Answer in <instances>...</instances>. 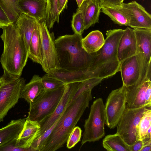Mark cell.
<instances>
[{"label":"cell","instance_id":"cell-1","mask_svg":"<svg viewBox=\"0 0 151 151\" xmlns=\"http://www.w3.org/2000/svg\"><path fill=\"white\" fill-rule=\"evenodd\" d=\"M92 99L91 90H88L70 102L46 139L41 151H55L63 147Z\"/></svg>","mask_w":151,"mask_h":151},{"label":"cell","instance_id":"cell-2","mask_svg":"<svg viewBox=\"0 0 151 151\" xmlns=\"http://www.w3.org/2000/svg\"><path fill=\"white\" fill-rule=\"evenodd\" d=\"M0 37L4 49L0 62L4 73L20 77L29 58V51L15 23L4 27Z\"/></svg>","mask_w":151,"mask_h":151},{"label":"cell","instance_id":"cell-3","mask_svg":"<svg viewBox=\"0 0 151 151\" xmlns=\"http://www.w3.org/2000/svg\"><path fill=\"white\" fill-rule=\"evenodd\" d=\"M124 29L107 30L104 44L97 52L91 65L87 69L88 79H104L110 77L120 71V63L117 57L120 39Z\"/></svg>","mask_w":151,"mask_h":151},{"label":"cell","instance_id":"cell-4","mask_svg":"<svg viewBox=\"0 0 151 151\" xmlns=\"http://www.w3.org/2000/svg\"><path fill=\"white\" fill-rule=\"evenodd\" d=\"M82 35L74 33L59 36L55 40L60 68L76 70L89 67L97 52H87L82 45Z\"/></svg>","mask_w":151,"mask_h":151},{"label":"cell","instance_id":"cell-5","mask_svg":"<svg viewBox=\"0 0 151 151\" xmlns=\"http://www.w3.org/2000/svg\"><path fill=\"white\" fill-rule=\"evenodd\" d=\"M65 85L52 90H44L29 103L27 119L39 122L52 114L60 101L64 92Z\"/></svg>","mask_w":151,"mask_h":151},{"label":"cell","instance_id":"cell-6","mask_svg":"<svg viewBox=\"0 0 151 151\" xmlns=\"http://www.w3.org/2000/svg\"><path fill=\"white\" fill-rule=\"evenodd\" d=\"M106 119L104 105L101 98L94 101L88 118L85 121L81 145L87 142L98 141L105 135Z\"/></svg>","mask_w":151,"mask_h":151},{"label":"cell","instance_id":"cell-7","mask_svg":"<svg viewBox=\"0 0 151 151\" xmlns=\"http://www.w3.org/2000/svg\"><path fill=\"white\" fill-rule=\"evenodd\" d=\"M0 88V122L9 111L17 103L22 90L25 84L23 78L14 77L4 73Z\"/></svg>","mask_w":151,"mask_h":151},{"label":"cell","instance_id":"cell-8","mask_svg":"<svg viewBox=\"0 0 151 151\" xmlns=\"http://www.w3.org/2000/svg\"><path fill=\"white\" fill-rule=\"evenodd\" d=\"M150 109L151 107L147 106L135 109H129L126 106L116 126V133L129 146L139 140V124L145 112Z\"/></svg>","mask_w":151,"mask_h":151},{"label":"cell","instance_id":"cell-9","mask_svg":"<svg viewBox=\"0 0 151 151\" xmlns=\"http://www.w3.org/2000/svg\"><path fill=\"white\" fill-rule=\"evenodd\" d=\"M126 106L125 86L123 85L109 94L104 105L106 124L112 129L116 127Z\"/></svg>","mask_w":151,"mask_h":151},{"label":"cell","instance_id":"cell-10","mask_svg":"<svg viewBox=\"0 0 151 151\" xmlns=\"http://www.w3.org/2000/svg\"><path fill=\"white\" fill-rule=\"evenodd\" d=\"M42 44V60L41 65L46 73L60 68L58 56L54 43L53 33H50L45 22H39Z\"/></svg>","mask_w":151,"mask_h":151},{"label":"cell","instance_id":"cell-11","mask_svg":"<svg viewBox=\"0 0 151 151\" xmlns=\"http://www.w3.org/2000/svg\"><path fill=\"white\" fill-rule=\"evenodd\" d=\"M113 7L124 14L129 21L128 26L133 29H151V15L142 5L135 1L123 2Z\"/></svg>","mask_w":151,"mask_h":151},{"label":"cell","instance_id":"cell-12","mask_svg":"<svg viewBox=\"0 0 151 151\" xmlns=\"http://www.w3.org/2000/svg\"><path fill=\"white\" fill-rule=\"evenodd\" d=\"M80 82H74L65 85L63 95L53 113L39 122L40 129L36 137L42 135L49 129L60 117L76 93Z\"/></svg>","mask_w":151,"mask_h":151},{"label":"cell","instance_id":"cell-13","mask_svg":"<svg viewBox=\"0 0 151 151\" xmlns=\"http://www.w3.org/2000/svg\"><path fill=\"white\" fill-rule=\"evenodd\" d=\"M137 45V53L139 56L141 70L147 71L151 65V29H133Z\"/></svg>","mask_w":151,"mask_h":151},{"label":"cell","instance_id":"cell-14","mask_svg":"<svg viewBox=\"0 0 151 151\" xmlns=\"http://www.w3.org/2000/svg\"><path fill=\"white\" fill-rule=\"evenodd\" d=\"M120 72L123 85L126 87L132 86L138 80L140 76L141 64L139 55L127 58L120 63Z\"/></svg>","mask_w":151,"mask_h":151},{"label":"cell","instance_id":"cell-15","mask_svg":"<svg viewBox=\"0 0 151 151\" xmlns=\"http://www.w3.org/2000/svg\"><path fill=\"white\" fill-rule=\"evenodd\" d=\"M137 54L136 38L133 29L127 27L124 29L119 42L117 57L120 63Z\"/></svg>","mask_w":151,"mask_h":151},{"label":"cell","instance_id":"cell-16","mask_svg":"<svg viewBox=\"0 0 151 151\" xmlns=\"http://www.w3.org/2000/svg\"><path fill=\"white\" fill-rule=\"evenodd\" d=\"M151 83V80H148L139 85L133 84L125 86L126 106L128 108L146 106L145 104V95L147 88Z\"/></svg>","mask_w":151,"mask_h":151},{"label":"cell","instance_id":"cell-17","mask_svg":"<svg viewBox=\"0 0 151 151\" xmlns=\"http://www.w3.org/2000/svg\"><path fill=\"white\" fill-rule=\"evenodd\" d=\"M18 4L22 13L35 19L38 22L45 20L47 0H19Z\"/></svg>","mask_w":151,"mask_h":151},{"label":"cell","instance_id":"cell-18","mask_svg":"<svg viewBox=\"0 0 151 151\" xmlns=\"http://www.w3.org/2000/svg\"><path fill=\"white\" fill-rule=\"evenodd\" d=\"M40 128L38 122L26 118L24 127L17 138L16 145L27 151H33L30 146Z\"/></svg>","mask_w":151,"mask_h":151},{"label":"cell","instance_id":"cell-19","mask_svg":"<svg viewBox=\"0 0 151 151\" xmlns=\"http://www.w3.org/2000/svg\"><path fill=\"white\" fill-rule=\"evenodd\" d=\"M101 9L99 0H85L78 7L83 12L85 30L99 23Z\"/></svg>","mask_w":151,"mask_h":151},{"label":"cell","instance_id":"cell-20","mask_svg":"<svg viewBox=\"0 0 151 151\" xmlns=\"http://www.w3.org/2000/svg\"><path fill=\"white\" fill-rule=\"evenodd\" d=\"M38 22L35 19L22 13L15 23L28 51L31 37Z\"/></svg>","mask_w":151,"mask_h":151},{"label":"cell","instance_id":"cell-21","mask_svg":"<svg viewBox=\"0 0 151 151\" xmlns=\"http://www.w3.org/2000/svg\"><path fill=\"white\" fill-rule=\"evenodd\" d=\"M25 121L24 119L13 120L0 129V147L17 138Z\"/></svg>","mask_w":151,"mask_h":151},{"label":"cell","instance_id":"cell-22","mask_svg":"<svg viewBox=\"0 0 151 151\" xmlns=\"http://www.w3.org/2000/svg\"><path fill=\"white\" fill-rule=\"evenodd\" d=\"M41 77L34 75L30 81L25 84L21 91L20 98L24 99L29 103L44 90Z\"/></svg>","mask_w":151,"mask_h":151},{"label":"cell","instance_id":"cell-23","mask_svg":"<svg viewBox=\"0 0 151 151\" xmlns=\"http://www.w3.org/2000/svg\"><path fill=\"white\" fill-rule=\"evenodd\" d=\"M105 42L102 33L98 30L91 31L82 40L83 48L89 54L96 52L103 46Z\"/></svg>","mask_w":151,"mask_h":151},{"label":"cell","instance_id":"cell-24","mask_svg":"<svg viewBox=\"0 0 151 151\" xmlns=\"http://www.w3.org/2000/svg\"><path fill=\"white\" fill-rule=\"evenodd\" d=\"M38 22L33 32L30 41L29 58L34 62L41 65L42 60V47Z\"/></svg>","mask_w":151,"mask_h":151},{"label":"cell","instance_id":"cell-25","mask_svg":"<svg viewBox=\"0 0 151 151\" xmlns=\"http://www.w3.org/2000/svg\"><path fill=\"white\" fill-rule=\"evenodd\" d=\"M103 147L109 151H130L129 145L118 134L106 136L102 141Z\"/></svg>","mask_w":151,"mask_h":151},{"label":"cell","instance_id":"cell-26","mask_svg":"<svg viewBox=\"0 0 151 151\" xmlns=\"http://www.w3.org/2000/svg\"><path fill=\"white\" fill-rule=\"evenodd\" d=\"M19 0H0V7L12 23H15L22 13L19 7Z\"/></svg>","mask_w":151,"mask_h":151},{"label":"cell","instance_id":"cell-27","mask_svg":"<svg viewBox=\"0 0 151 151\" xmlns=\"http://www.w3.org/2000/svg\"><path fill=\"white\" fill-rule=\"evenodd\" d=\"M58 0H47L46 17L44 21L48 29L53 27L55 22H59L60 14L58 10Z\"/></svg>","mask_w":151,"mask_h":151},{"label":"cell","instance_id":"cell-28","mask_svg":"<svg viewBox=\"0 0 151 151\" xmlns=\"http://www.w3.org/2000/svg\"><path fill=\"white\" fill-rule=\"evenodd\" d=\"M101 12L109 17L116 24L120 26H128L129 20L123 13L113 7L101 8Z\"/></svg>","mask_w":151,"mask_h":151},{"label":"cell","instance_id":"cell-29","mask_svg":"<svg viewBox=\"0 0 151 151\" xmlns=\"http://www.w3.org/2000/svg\"><path fill=\"white\" fill-rule=\"evenodd\" d=\"M151 127V109L146 111L141 117L138 127L139 140H142L146 135L149 129Z\"/></svg>","mask_w":151,"mask_h":151},{"label":"cell","instance_id":"cell-30","mask_svg":"<svg viewBox=\"0 0 151 151\" xmlns=\"http://www.w3.org/2000/svg\"><path fill=\"white\" fill-rule=\"evenodd\" d=\"M71 26L74 33L80 35H82L85 30L83 12L78 9L73 16Z\"/></svg>","mask_w":151,"mask_h":151},{"label":"cell","instance_id":"cell-31","mask_svg":"<svg viewBox=\"0 0 151 151\" xmlns=\"http://www.w3.org/2000/svg\"><path fill=\"white\" fill-rule=\"evenodd\" d=\"M103 80V79L99 78H92L80 82L78 90L71 101L74 100L84 92L88 90H91L94 87L101 83Z\"/></svg>","mask_w":151,"mask_h":151},{"label":"cell","instance_id":"cell-32","mask_svg":"<svg viewBox=\"0 0 151 151\" xmlns=\"http://www.w3.org/2000/svg\"><path fill=\"white\" fill-rule=\"evenodd\" d=\"M41 81L44 89L46 90H55L65 85L61 81L49 77L47 73L41 77Z\"/></svg>","mask_w":151,"mask_h":151},{"label":"cell","instance_id":"cell-33","mask_svg":"<svg viewBox=\"0 0 151 151\" xmlns=\"http://www.w3.org/2000/svg\"><path fill=\"white\" fill-rule=\"evenodd\" d=\"M82 131L78 126L75 127L69 134L67 141L66 147L71 149L81 141Z\"/></svg>","mask_w":151,"mask_h":151},{"label":"cell","instance_id":"cell-34","mask_svg":"<svg viewBox=\"0 0 151 151\" xmlns=\"http://www.w3.org/2000/svg\"><path fill=\"white\" fill-rule=\"evenodd\" d=\"M16 139H17L0 146V151H27L25 149L19 147L16 145Z\"/></svg>","mask_w":151,"mask_h":151},{"label":"cell","instance_id":"cell-35","mask_svg":"<svg viewBox=\"0 0 151 151\" xmlns=\"http://www.w3.org/2000/svg\"><path fill=\"white\" fill-rule=\"evenodd\" d=\"M99 1L101 8L116 6L122 3L120 0H99Z\"/></svg>","mask_w":151,"mask_h":151},{"label":"cell","instance_id":"cell-36","mask_svg":"<svg viewBox=\"0 0 151 151\" xmlns=\"http://www.w3.org/2000/svg\"><path fill=\"white\" fill-rule=\"evenodd\" d=\"M11 23L0 7V28H2Z\"/></svg>","mask_w":151,"mask_h":151},{"label":"cell","instance_id":"cell-37","mask_svg":"<svg viewBox=\"0 0 151 151\" xmlns=\"http://www.w3.org/2000/svg\"><path fill=\"white\" fill-rule=\"evenodd\" d=\"M145 104L151 107V83L150 84L146 90L145 95Z\"/></svg>","mask_w":151,"mask_h":151},{"label":"cell","instance_id":"cell-38","mask_svg":"<svg viewBox=\"0 0 151 151\" xmlns=\"http://www.w3.org/2000/svg\"><path fill=\"white\" fill-rule=\"evenodd\" d=\"M129 146L130 151H140L143 146V142L142 140H138Z\"/></svg>","mask_w":151,"mask_h":151},{"label":"cell","instance_id":"cell-39","mask_svg":"<svg viewBox=\"0 0 151 151\" xmlns=\"http://www.w3.org/2000/svg\"><path fill=\"white\" fill-rule=\"evenodd\" d=\"M68 1V0H58V10L60 14L65 8H67Z\"/></svg>","mask_w":151,"mask_h":151},{"label":"cell","instance_id":"cell-40","mask_svg":"<svg viewBox=\"0 0 151 151\" xmlns=\"http://www.w3.org/2000/svg\"><path fill=\"white\" fill-rule=\"evenodd\" d=\"M151 150V145H148L143 146L140 151H150Z\"/></svg>","mask_w":151,"mask_h":151},{"label":"cell","instance_id":"cell-41","mask_svg":"<svg viewBox=\"0 0 151 151\" xmlns=\"http://www.w3.org/2000/svg\"><path fill=\"white\" fill-rule=\"evenodd\" d=\"M77 3V5H78V7H80L82 3L85 0H76Z\"/></svg>","mask_w":151,"mask_h":151},{"label":"cell","instance_id":"cell-42","mask_svg":"<svg viewBox=\"0 0 151 151\" xmlns=\"http://www.w3.org/2000/svg\"><path fill=\"white\" fill-rule=\"evenodd\" d=\"M3 83V79L2 77H0V88Z\"/></svg>","mask_w":151,"mask_h":151},{"label":"cell","instance_id":"cell-43","mask_svg":"<svg viewBox=\"0 0 151 151\" xmlns=\"http://www.w3.org/2000/svg\"><path fill=\"white\" fill-rule=\"evenodd\" d=\"M122 3H123L124 0H120Z\"/></svg>","mask_w":151,"mask_h":151}]
</instances>
